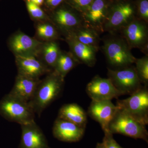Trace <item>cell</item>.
<instances>
[{
  "instance_id": "obj_19",
  "label": "cell",
  "mask_w": 148,
  "mask_h": 148,
  "mask_svg": "<svg viewBox=\"0 0 148 148\" xmlns=\"http://www.w3.org/2000/svg\"><path fill=\"white\" fill-rule=\"evenodd\" d=\"M71 32L80 42L98 51L100 39L97 31L83 24Z\"/></svg>"
},
{
  "instance_id": "obj_20",
  "label": "cell",
  "mask_w": 148,
  "mask_h": 148,
  "mask_svg": "<svg viewBox=\"0 0 148 148\" xmlns=\"http://www.w3.org/2000/svg\"><path fill=\"white\" fill-rule=\"evenodd\" d=\"M55 19L58 25L66 29H73L75 30L83 24L82 20L66 10L57 11L56 13Z\"/></svg>"
},
{
  "instance_id": "obj_9",
  "label": "cell",
  "mask_w": 148,
  "mask_h": 148,
  "mask_svg": "<svg viewBox=\"0 0 148 148\" xmlns=\"http://www.w3.org/2000/svg\"><path fill=\"white\" fill-rule=\"evenodd\" d=\"M134 10L129 3L118 4L112 8L104 24V31L112 33L120 31L132 20Z\"/></svg>"
},
{
  "instance_id": "obj_3",
  "label": "cell",
  "mask_w": 148,
  "mask_h": 148,
  "mask_svg": "<svg viewBox=\"0 0 148 148\" xmlns=\"http://www.w3.org/2000/svg\"><path fill=\"white\" fill-rule=\"evenodd\" d=\"M146 125L119 109L109 125L112 134H119L135 139L144 140L148 143V132Z\"/></svg>"
},
{
  "instance_id": "obj_18",
  "label": "cell",
  "mask_w": 148,
  "mask_h": 148,
  "mask_svg": "<svg viewBox=\"0 0 148 148\" xmlns=\"http://www.w3.org/2000/svg\"><path fill=\"white\" fill-rule=\"evenodd\" d=\"M38 42L29 36L20 34L12 39L10 46L12 49L18 55L25 54L36 49Z\"/></svg>"
},
{
  "instance_id": "obj_14",
  "label": "cell",
  "mask_w": 148,
  "mask_h": 148,
  "mask_svg": "<svg viewBox=\"0 0 148 148\" xmlns=\"http://www.w3.org/2000/svg\"><path fill=\"white\" fill-rule=\"evenodd\" d=\"M67 39L74 56L79 63L89 67L95 65L98 51L80 42L72 32L69 33Z\"/></svg>"
},
{
  "instance_id": "obj_16",
  "label": "cell",
  "mask_w": 148,
  "mask_h": 148,
  "mask_svg": "<svg viewBox=\"0 0 148 148\" xmlns=\"http://www.w3.org/2000/svg\"><path fill=\"white\" fill-rule=\"evenodd\" d=\"M16 63L19 74L27 76L38 78L47 71L45 66L34 56L18 55Z\"/></svg>"
},
{
  "instance_id": "obj_27",
  "label": "cell",
  "mask_w": 148,
  "mask_h": 148,
  "mask_svg": "<svg viewBox=\"0 0 148 148\" xmlns=\"http://www.w3.org/2000/svg\"><path fill=\"white\" fill-rule=\"evenodd\" d=\"M27 7L29 13L34 18H41L44 16L43 12L39 6L32 2L28 1Z\"/></svg>"
},
{
  "instance_id": "obj_15",
  "label": "cell",
  "mask_w": 148,
  "mask_h": 148,
  "mask_svg": "<svg viewBox=\"0 0 148 148\" xmlns=\"http://www.w3.org/2000/svg\"><path fill=\"white\" fill-rule=\"evenodd\" d=\"M38 78L18 74L10 94L27 102L32 99L39 84Z\"/></svg>"
},
{
  "instance_id": "obj_17",
  "label": "cell",
  "mask_w": 148,
  "mask_h": 148,
  "mask_svg": "<svg viewBox=\"0 0 148 148\" xmlns=\"http://www.w3.org/2000/svg\"><path fill=\"white\" fill-rule=\"evenodd\" d=\"M58 118L71 122L84 128L87 123L85 112L76 103L66 104L62 106L58 112Z\"/></svg>"
},
{
  "instance_id": "obj_25",
  "label": "cell",
  "mask_w": 148,
  "mask_h": 148,
  "mask_svg": "<svg viewBox=\"0 0 148 148\" xmlns=\"http://www.w3.org/2000/svg\"><path fill=\"white\" fill-rule=\"evenodd\" d=\"M139 19L148 24V0H140L138 3Z\"/></svg>"
},
{
  "instance_id": "obj_11",
  "label": "cell",
  "mask_w": 148,
  "mask_h": 148,
  "mask_svg": "<svg viewBox=\"0 0 148 148\" xmlns=\"http://www.w3.org/2000/svg\"><path fill=\"white\" fill-rule=\"evenodd\" d=\"M106 10L104 0H93L84 14V25L98 33L104 32V24L108 16Z\"/></svg>"
},
{
  "instance_id": "obj_12",
  "label": "cell",
  "mask_w": 148,
  "mask_h": 148,
  "mask_svg": "<svg viewBox=\"0 0 148 148\" xmlns=\"http://www.w3.org/2000/svg\"><path fill=\"white\" fill-rule=\"evenodd\" d=\"M21 135L18 148H51L42 130L35 121L21 125Z\"/></svg>"
},
{
  "instance_id": "obj_13",
  "label": "cell",
  "mask_w": 148,
  "mask_h": 148,
  "mask_svg": "<svg viewBox=\"0 0 148 148\" xmlns=\"http://www.w3.org/2000/svg\"><path fill=\"white\" fill-rule=\"evenodd\" d=\"M84 129L71 122L57 117L53 124L52 132L54 138L59 141L74 143L82 138Z\"/></svg>"
},
{
  "instance_id": "obj_26",
  "label": "cell",
  "mask_w": 148,
  "mask_h": 148,
  "mask_svg": "<svg viewBox=\"0 0 148 148\" xmlns=\"http://www.w3.org/2000/svg\"><path fill=\"white\" fill-rule=\"evenodd\" d=\"M104 138L102 142L105 148H123L119 145L114 139L113 135L110 131L104 132Z\"/></svg>"
},
{
  "instance_id": "obj_4",
  "label": "cell",
  "mask_w": 148,
  "mask_h": 148,
  "mask_svg": "<svg viewBox=\"0 0 148 148\" xmlns=\"http://www.w3.org/2000/svg\"><path fill=\"white\" fill-rule=\"evenodd\" d=\"M103 49L107 61L113 67L120 69L128 67L135 63L137 59L123 38L108 39L104 41Z\"/></svg>"
},
{
  "instance_id": "obj_6",
  "label": "cell",
  "mask_w": 148,
  "mask_h": 148,
  "mask_svg": "<svg viewBox=\"0 0 148 148\" xmlns=\"http://www.w3.org/2000/svg\"><path fill=\"white\" fill-rule=\"evenodd\" d=\"M108 78L122 95H132L142 88L135 67L117 70L108 69Z\"/></svg>"
},
{
  "instance_id": "obj_28",
  "label": "cell",
  "mask_w": 148,
  "mask_h": 148,
  "mask_svg": "<svg viewBox=\"0 0 148 148\" xmlns=\"http://www.w3.org/2000/svg\"><path fill=\"white\" fill-rule=\"evenodd\" d=\"M93 0H73L77 6L86 10L90 5Z\"/></svg>"
},
{
  "instance_id": "obj_29",
  "label": "cell",
  "mask_w": 148,
  "mask_h": 148,
  "mask_svg": "<svg viewBox=\"0 0 148 148\" xmlns=\"http://www.w3.org/2000/svg\"><path fill=\"white\" fill-rule=\"evenodd\" d=\"M63 1L64 0H47L48 3L53 7L57 6Z\"/></svg>"
},
{
  "instance_id": "obj_8",
  "label": "cell",
  "mask_w": 148,
  "mask_h": 148,
  "mask_svg": "<svg viewBox=\"0 0 148 148\" xmlns=\"http://www.w3.org/2000/svg\"><path fill=\"white\" fill-rule=\"evenodd\" d=\"M86 91L92 101H111L122 94L116 88L109 78L95 76L87 84Z\"/></svg>"
},
{
  "instance_id": "obj_31",
  "label": "cell",
  "mask_w": 148,
  "mask_h": 148,
  "mask_svg": "<svg viewBox=\"0 0 148 148\" xmlns=\"http://www.w3.org/2000/svg\"><path fill=\"white\" fill-rule=\"evenodd\" d=\"M95 148H105L103 143H98Z\"/></svg>"
},
{
  "instance_id": "obj_5",
  "label": "cell",
  "mask_w": 148,
  "mask_h": 148,
  "mask_svg": "<svg viewBox=\"0 0 148 148\" xmlns=\"http://www.w3.org/2000/svg\"><path fill=\"white\" fill-rule=\"evenodd\" d=\"M128 98L118 100L116 106L119 110L147 125L148 123V90L147 86L141 88Z\"/></svg>"
},
{
  "instance_id": "obj_24",
  "label": "cell",
  "mask_w": 148,
  "mask_h": 148,
  "mask_svg": "<svg viewBox=\"0 0 148 148\" xmlns=\"http://www.w3.org/2000/svg\"><path fill=\"white\" fill-rule=\"evenodd\" d=\"M37 32L40 36L45 38H51L56 35L55 29L49 24H42L38 26Z\"/></svg>"
},
{
  "instance_id": "obj_7",
  "label": "cell",
  "mask_w": 148,
  "mask_h": 148,
  "mask_svg": "<svg viewBox=\"0 0 148 148\" xmlns=\"http://www.w3.org/2000/svg\"><path fill=\"white\" fill-rule=\"evenodd\" d=\"M147 24L140 19L134 18L120 30L123 38L130 49H139L146 55L148 53V30Z\"/></svg>"
},
{
  "instance_id": "obj_21",
  "label": "cell",
  "mask_w": 148,
  "mask_h": 148,
  "mask_svg": "<svg viewBox=\"0 0 148 148\" xmlns=\"http://www.w3.org/2000/svg\"><path fill=\"white\" fill-rule=\"evenodd\" d=\"M78 63H79L75 56L69 53H60L54 67V71L64 78Z\"/></svg>"
},
{
  "instance_id": "obj_30",
  "label": "cell",
  "mask_w": 148,
  "mask_h": 148,
  "mask_svg": "<svg viewBox=\"0 0 148 148\" xmlns=\"http://www.w3.org/2000/svg\"><path fill=\"white\" fill-rule=\"evenodd\" d=\"M43 0H36L35 3L38 6L41 5L42 3Z\"/></svg>"
},
{
  "instance_id": "obj_22",
  "label": "cell",
  "mask_w": 148,
  "mask_h": 148,
  "mask_svg": "<svg viewBox=\"0 0 148 148\" xmlns=\"http://www.w3.org/2000/svg\"><path fill=\"white\" fill-rule=\"evenodd\" d=\"M44 53L46 64L54 68L60 53L58 45L54 42L49 43L45 47Z\"/></svg>"
},
{
  "instance_id": "obj_23",
  "label": "cell",
  "mask_w": 148,
  "mask_h": 148,
  "mask_svg": "<svg viewBox=\"0 0 148 148\" xmlns=\"http://www.w3.org/2000/svg\"><path fill=\"white\" fill-rule=\"evenodd\" d=\"M135 71L141 83L147 86L148 83V56L136 59L135 61Z\"/></svg>"
},
{
  "instance_id": "obj_32",
  "label": "cell",
  "mask_w": 148,
  "mask_h": 148,
  "mask_svg": "<svg viewBox=\"0 0 148 148\" xmlns=\"http://www.w3.org/2000/svg\"><path fill=\"white\" fill-rule=\"evenodd\" d=\"M35 1L36 0H28V1L32 2H33L34 3Z\"/></svg>"
},
{
  "instance_id": "obj_10",
  "label": "cell",
  "mask_w": 148,
  "mask_h": 148,
  "mask_svg": "<svg viewBox=\"0 0 148 148\" xmlns=\"http://www.w3.org/2000/svg\"><path fill=\"white\" fill-rule=\"evenodd\" d=\"M119 108L111 101H92L88 109L90 117L99 123L103 131H108L109 125Z\"/></svg>"
},
{
  "instance_id": "obj_1",
  "label": "cell",
  "mask_w": 148,
  "mask_h": 148,
  "mask_svg": "<svg viewBox=\"0 0 148 148\" xmlns=\"http://www.w3.org/2000/svg\"><path fill=\"white\" fill-rule=\"evenodd\" d=\"M64 78L56 72L50 74L42 82H40L34 95L29 103L39 116L53 101L57 99L63 89Z\"/></svg>"
},
{
  "instance_id": "obj_2",
  "label": "cell",
  "mask_w": 148,
  "mask_h": 148,
  "mask_svg": "<svg viewBox=\"0 0 148 148\" xmlns=\"http://www.w3.org/2000/svg\"><path fill=\"white\" fill-rule=\"evenodd\" d=\"M0 110L7 119L20 125L35 121V113L29 102L10 93L1 102Z\"/></svg>"
}]
</instances>
